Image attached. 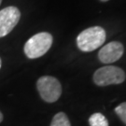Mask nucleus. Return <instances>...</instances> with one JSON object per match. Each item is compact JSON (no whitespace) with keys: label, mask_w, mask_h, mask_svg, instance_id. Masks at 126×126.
Instances as JSON below:
<instances>
[{"label":"nucleus","mask_w":126,"mask_h":126,"mask_svg":"<svg viewBox=\"0 0 126 126\" xmlns=\"http://www.w3.org/2000/svg\"><path fill=\"white\" fill-rule=\"evenodd\" d=\"M50 126H71V123L65 113L59 112L52 118Z\"/></svg>","instance_id":"0eeeda50"},{"label":"nucleus","mask_w":126,"mask_h":126,"mask_svg":"<svg viewBox=\"0 0 126 126\" xmlns=\"http://www.w3.org/2000/svg\"><path fill=\"white\" fill-rule=\"evenodd\" d=\"M1 64H2V62H1V59H0V68H1Z\"/></svg>","instance_id":"f8f14e48"},{"label":"nucleus","mask_w":126,"mask_h":126,"mask_svg":"<svg viewBox=\"0 0 126 126\" xmlns=\"http://www.w3.org/2000/svg\"><path fill=\"white\" fill-rule=\"evenodd\" d=\"M21 18V12L16 7H8L0 10V37H4L13 30Z\"/></svg>","instance_id":"39448f33"},{"label":"nucleus","mask_w":126,"mask_h":126,"mask_svg":"<svg viewBox=\"0 0 126 126\" xmlns=\"http://www.w3.org/2000/svg\"><path fill=\"white\" fill-rule=\"evenodd\" d=\"M90 126H108V122L107 118L101 113H94L89 118Z\"/></svg>","instance_id":"6e6552de"},{"label":"nucleus","mask_w":126,"mask_h":126,"mask_svg":"<svg viewBox=\"0 0 126 126\" xmlns=\"http://www.w3.org/2000/svg\"><path fill=\"white\" fill-rule=\"evenodd\" d=\"M100 1H102V2H107V1H108V0H100Z\"/></svg>","instance_id":"9b49d317"},{"label":"nucleus","mask_w":126,"mask_h":126,"mask_svg":"<svg viewBox=\"0 0 126 126\" xmlns=\"http://www.w3.org/2000/svg\"><path fill=\"white\" fill-rule=\"evenodd\" d=\"M125 72L122 68L107 65L97 69L94 74V81L97 86H108L121 84L125 80Z\"/></svg>","instance_id":"20e7f679"},{"label":"nucleus","mask_w":126,"mask_h":126,"mask_svg":"<svg viewBox=\"0 0 126 126\" xmlns=\"http://www.w3.org/2000/svg\"><path fill=\"white\" fill-rule=\"evenodd\" d=\"M106 41V31L100 26H93L81 32L77 37L79 49L90 52L98 49Z\"/></svg>","instance_id":"f257e3e1"},{"label":"nucleus","mask_w":126,"mask_h":126,"mask_svg":"<svg viewBox=\"0 0 126 126\" xmlns=\"http://www.w3.org/2000/svg\"><path fill=\"white\" fill-rule=\"evenodd\" d=\"M2 121H3V114L0 111V122H2Z\"/></svg>","instance_id":"9d476101"},{"label":"nucleus","mask_w":126,"mask_h":126,"mask_svg":"<svg viewBox=\"0 0 126 126\" xmlns=\"http://www.w3.org/2000/svg\"><path fill=\"white\" fill-rule=\"evenodd\" d=\"M124 49L122 43L111 41L101 48L98 52V59L103 63H112L122 58Z\"/></svg>","instance_id":"423d86ee"},{"label":"nucleus","mask_w":126,"mask_h":126,"mask_svg":"<svg viewBox=\"0 0 126 126\" xmlns=\"http://www.w3.org/2000/svg\"><path fill=\"white\" fill-rule=\"evenodd\" d=\"M1 2H2V0H0V5H1Z\"/></svg>","instance_id":"ddd939ff"},{"label":"nucleus","mask_w":126,"mask_h":126,"mask_svg":"<svg viewBox=\"0 0 126 126\" xmlns=\"http://www.w3.org/2000/svg\"><path fill=\"white\" fill-rule=\"evenodd\" d=\"M115 112L119 116V118L122 120V122H123L126 124V102L119 105L117 108H115Z\"/></svg>","instance_id":"1a4fd4ad"},{"label":"nucleus","mask_w":126,"mask_h":126,"mask_svg":"<svg viewBox=\"0 0 126 126\" xmlns=\"http://www.w3.org/2000/svg\"><path fill=\"white\" fill-rule=\"evenodd\" d=\"M52 36L50 33L41 32L30 37L24 45V53L28 58L36 59L43 56L52 45Z\"/></svg>","instance_id":"f03ea898"},{"label":"nucleus","mask_w":126,"mask_h":126,"mask_svg":"<svg viewBox=\"0 0 126 126\" xmlns=\"http://www.w3.org/2000/svg\"><path fill=\"white\" fill-rule=\"evenodd\" d=\"M36 88L41 98L47 103H54L62 94L60 81L51 76H43L36 81Z\"/></svg>","instance_id":"7ed1b4c3"}]
</instances>
